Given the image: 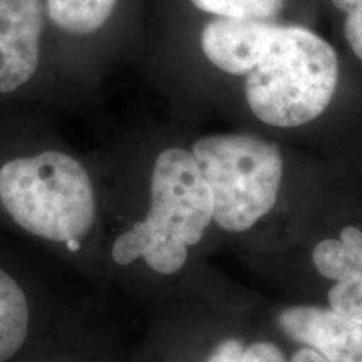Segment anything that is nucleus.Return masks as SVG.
I'll use <instances>...</instances> for the list:
<instances>
[{
    "label": "nucleus",
    "mask_w": 362,
    "mask_h": 362,
    "mask_svg": "<svg viewBox=\"0 0 362 362\" xmlns=\"http://www.w3.org/2000/svg\"><path fill=\"white\" fill-rule=\"evenodd\" d=\"M339 81L341 59L327 39L309 27L275 22L243 90L257 119L288 129L319 119L336 98Z\"/></svg>",
    "instance_id": "f257e3e1"
},
{
    "label": "nucleus",
    "mask_w": 362,
    "mask_h": 362,
    "mask_svg": "<svg viewBox=\"0 0 362 362\" xmlns=\"http://www.w3.org/2000/svg\"><path fill=\"white\" fill-rule=\"evenodd\" d=\"M0 203L21 228L51 242H79L96 221L88 171L61 151L7 161L0 168Z\"/></svg>",
    "instance_id": "f03ea898"
},
{
    "label": "nucleus",
    "mask_w": 362,
    "mask_h": 362,
    "mask_svg": "<svg viewBox=\"0 0 362 362\" xmlns=\"http://www.w3.org/2000/svg\"><path fill=\"white\" fill-rule=\"evenodd\" d=\"M189 151L211 192L214 221L225 232H247L274 210L284 180L277 144L255 134L220 133L198 138Z\"/></svg>",
    "instance_id": "7ed1b4c3"
},
{
    "label": "nucleus",
    "mask_w": 362,
    "mask_h": 362,
    "mask_svg": "<svg viewBox=\"0 0 362 362\" xmlns=\"http://www.w3.org/2000/svg\"><path fill=\"white\" fill-rule=\"evenodd\" d=\"M149 194L144 220L155 232L175 235L188 247L202 242L214 221V198L189 149L166 148L156 156Z\"/></svg>",
    "instance_id": "20e7f679"
},
{
    "label": "nucleus",
    "mask_w": 362,
    "mask_h": 362,
    "mask_svg": "<svg viewBox=\"0 0 362 362\" xmlns=\"http://www.w3.org/2000/svg\"><path fill=\"white\" fill-rule=\"evenodd\" d=\"M44 13L42 0H0V94L22 88L37 72Z\"/></svg>",
    "instance_id": "39448f33"
},
{
    "label": "nucleus",
    "mask_w": 362,
    "mask_h": 362,
    "mask_svg": "<svg viewBox=\"0 0 362 362\" xmlns=\"http://www.w3.org/2000/svg\"><path fill=\"white\" fill-rule=\"evenodd\" d=\"M277 324L291 341L312 347L327 362H362V324L336 314L329 307H285Z\"/></svg>",
    "instance_id": "423d86ee"
},
{
    "label": "nucleus",
    "mask_w": 362,
    "mask_h": 362,
    "mask_svg": "<svg viewBox=\"0 0 362 362\" xmlns=\"http://www.w3.org/2000/svg\"><path fill=\"white\" fill-rule=\"evenodd\" d=\"M275 21H237L211 17L200 33L203 56L230 76H245L255 67L274 33Z\"/></svg>",
    "instance_id": "0eeeda50"
},
{
    "label": "nucleus",
    "mask_w": 362,
    "mask_h": 362,
    "mask_svg": "<svg viewBox=\"0 0 362 362\" xmlns=\"http://www.w3.org/2000/svg\"><path fill=\"white\" fill-rule=\"evenodd\" d=\"M312 264L332 282L362 279V230L349 225L344 226L337 238L320 240L312 250Z\"/></svg>",
    "instance_id": "6e6552de"
},
{
    "label": "nucleus",
    "mask_w": 362,
    "mask_h": 362,
    "mask_svg": "<svg viewBox=\"0 0 362 362\" xmlns=\"http://www.w3.org/2000/svg\"><path fill=\"white\" fill-rule=\"evenodd\" d=\"M29 332V304L19 284L0 269V362L24 346Z\"/></svg>",
    "instance_id": "1a4fd4ad"
},
{
    "label": "nucleus",
    "mask_w": 362,
    "mask_h": 362,
    "mask_svg": "<svg viewBox=\"0 0 362 362\" xmlns=\"http://www.w3.org/2000/svg\"><path fill=\"white\" fill-rule=\"evenodd\" d=\"M119 0H45V13L57 29L71 35H90L107 24Z\"/></svg>",
    "instance_id": "9d476101"
},
{
    "label": "nucleus",
    "mask_w": 362,
    "mask_h": 362,
    "mask_svg": "<svg viewBox=\"0 0 362 362\" xmlns=\"http://www.w3.org/2000/svg\"><path fill=\"white\" fill-rule=\"evenodd\" d=\"M189 4L211 17L237 21H275L285 7V0H189Z\"/></svg>",
    "instance_id": "9b49d317"
},
{
    "label": "nucleus",
    "mask_w": 362,
    "mask_h": 362,
    "mask_svg": "<svg viewBox=\"0 0 362 362\" xmlns=\"http://www.w3.org/2000/svg\"><path fill=\"white\" fill-rule=\"evenodd\" d=\"M329 309L362 324V279L352 277L334 282L327 292Z\"/></svg>",
    "instance_id": "f8f14e48"
},
{
    "label": "nucleus",
    "mask_w": 362,
    "mask_h": 362,
    "mask_svg": "<svg viewBox=\"0 0 362 362\" xmlns=\"http://www.w3.org/2000/svg\"><path fill=\"white\" fill-rule=\"evenodd\" d=\"M341 16V35L352 57L362 64V0H330Z\"/></svg>",
    "instance_id": "ddd939ff"
},
{
    "label": "nucleus",
    "mask_w": 362,
    "mask_h": 362,
    "mask_svg": "<svg viewBox=\"0 0 362 362\" xmlns=\"http://www.w3.org/2000/svg\"><path fill=\"white\" fill-rule=\"evenodd\" d=\"M240 362H291L277 344L269 341L252 342L243 349Z\"/></svg>",
    "instance_id": "4468645a"
},
{
    "label": "nucleus",
    "mask_w": 362,
    "mask_h": 362,
    "mask_svg": "<svg viewBox=\"0 0 362 362\" xmlns=\"http://www.w3.org/2000/svg\"><path fill=\"white\" fill-rule=\"evenodd\" d=\"M243 342L237 337H228L216 344L205 362H240L243 354Z\"/></svg>",
    "instance_id": "2eb2a0df"
}]
</instances>
